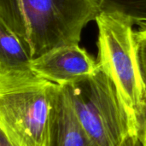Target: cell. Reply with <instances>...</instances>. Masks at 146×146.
Returning <instances> with one entry per match:
<instances>
[{"label":"cell","mask_w":146,"mask_h":146,"mask_svg":"<svg viewBox=\"0 0 146 146\" xmlns=\"http://www.w3.org/2000/svg\"><path fill=\"white\" fill-rule=\"evenodd\" d=\"M102 10L99 0H0V21L21 38L34 59L79 44L85 27Z\"/></svg>","instance_id":"obj_1"},{"label":"cell","mask_w":146,"mask_h":146,"mask_svg":"<svg viewBox=\"0 0 146 146\" xmlns=\"http://www.w3.org/2000/svg\"><path fill=\"white\" fill-rule=\"evenodd\" d=\"M135 38L138 45V54L143 78L146 85V25L138 32H135Z\"/></svg>","instance_id":"obj_10"},{"label":"cell","mask_w":146,"mask_h":146,"mask_svg":"<svg viewBox=\"0 0 146 146\" xmlns=\"http://www.w3.org/2000/svg\"><path fill=\"white\" fill-rule=\"evenodd\" d=\"M44 146H98L79 121L65 86L54 85Z\"/></svg>","instance_id":"obj_6"},{"label":"cell","mask_w":146,"mask_h":146,"mask_svg":"<svg viewBox=\"0 0 146 146\" xmlns=\"http://www.w3.org/2000/svg\"><path fill=\"white\" fill-rule=\"evenodd\" d=\"M98 68V62L79 44L55 49L31 62V68L37 75L59 86L87 77Z\"/></svg>","instance_id":"obj_5"},{"label":"cell","mask_w":146,"mask_h":146,"mask_svg":"<svg viewBox=\"0 0 146 146\" xmlns=\"http://www.w3.org/2000/svg\"><path fill=\"white\" fill-rule=\"evenodd\" d=\"M103 9L117 10L130 16L134 24L146 25V0H99Z\"/></svg>","instance_id":"obj_8"},{"label":"cell","mask_w":146,"mask_h":146,"mask_svg":"<svg viewBox=\"0 0 146 146\" xmlns=\"http://www.w3.org/2000/svg\"><path fill=\"white\" fill-rule=\"evenodd\" d=\"M54 83L33 71L0 74V132L15 146H44Z\"/></svg>","instance_id":"obj_3"},{"label":"cell","mask_w":146,"mask_h":146,"mask_svg":"<svg viewBox=\"0 0 146 146\" xmlns=\"http://www.w3.org/2000/svg\"><path fill=\"white\" fill-rule=\"evenodd\" d=\"M0 146H15L13 145L9 139L2 133L0 132Z\"/></svg>","instance_id":"obj_11"},{"label":"cell","mask_w":146,"mask_h":146,"mask_svg":"<svg viewBox=\"0 0 146 146\" xmlns=\"http://www.w3.org/2000/svg\"><path fill=\"white\" fill-rule=\"evenodd\" d=\"M136 139L140 146H146V94L135 113Z\"/></svg>","instance_id":"obj_9"},{"label":"cell","mask_w":146,"mask_h":146,"mask_svg":"<svg viewBox=\"0 0 146 146\" xmlns=\"http://www.w3.org/2000/svg\"><path fill=\"white\" fill-rule=\"evenodd\" d=\"M66 86L81 125L98 146H128L135 122L112 80L100 68Z\"/></svg>","instance_id":"obj_2"},{"label":"cell","mask_w":146,"mask_h":146,"mask_svg":"<svg viewBox=\"0 0 146 146\" xmlns=\"http://www.w3.org/2000/svg\"><path fill=\"white\" fill-rule=\"evenodd\" d=\"M95 21L98 28V64L114 82L135 122L146 85L133 30L134 21L120 11L110 9H103Z\"/></svg>","instance_id":"obj_4"},{"label":"cell","mask_w":146,"mask_h":146,"mask_svg":"<svg viewBox=\"0 0 146 146\" xmlns=\"http://www.w3.org/2000/svg\"><path fill=\"white\" fill-rule=\"evenodd\" d=\"M32 60L21 38L6 24L0 21V74L33 71Z\"/></svg>","instance_id":"obj_7"}]
</instances>
